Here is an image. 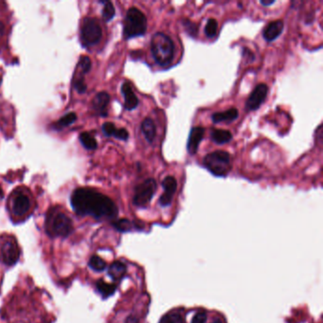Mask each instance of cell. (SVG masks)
Wrapping results in <instances>:
<instances>
[{
  "mask_svg": "<svg viewBox=\"0 0 323 323\" xmlns=\"http://www.w3.org/2000/svg\"><path fill=\"white\" fill-rule=\"evenodd\" d=\"M20 257V249L15 239L10 236L0 238V259L7 265H13Z\"/></svg>",
  "mask_w": 323,
  "mask_h": 323,
  "instance_id": "cell-9",
  "label": "cell"
},
{
  "mask_svg": "<svg viewBox=\"0 0 323 323\" xmlns=\"http://www.w3.org/2000/svg\"><path fill=\"white\" fill-rule=\"evenodd\" d=\"M274 3H275L274 0H262L261 1V4L263 6H265V7H268V6H270V5L274 4Z\"/></svg>",
  "mask_w": 323,
  "mask_h": 323,
  "instance_id": "cell-36",
  "label": "cell"
},
{
  "mask_svg": "<svg viewBox=\"0 0 323 323\" xmlns=\"http://www.w3.org/2000/svg\"><path fill=\"white\" fill-rule=\"evenodd\" d=\"M213 323H222V321H221V320H219V319H216V320H214V322H213Z\"/></svg>",
  "mask_w": 323,
  "mask_h": 323,
  "instance_id": "cell-37",
  "label": "cell"
},
{
  "mask_svg": "<svg viewBox=\"0 0 323 323\" xmlns=\"http://www.w3.org/2000/svg\"><path fill=\"white\" fill-rule=\"evenodd\" d=\"M73 230L71 218L61 208H52L46 218V231L52 237H67Z\"/></svg>",
  "mask_w": 323,
  "mask_h": 323,
  "instance_id": "cell-3",
  "label": "cell"
},
{
  "mask_svg": "<svg viewBox=\"0 0 323 323\" xmlns=\"http://www.w3.org/2000/svg\"><path fill=\"white\" fill-rule=\"evenodd\" d=\"M239 117L238 109L236 108H231L229 110L223 111V112H216L213 113L211 116V119L214 123H220V122H232L235 120Z\"/></svg>",
  "mask_w": 323,
  "mask_h": 323,
  "instance_id": "cell-17",
  "label": "cell"
},
{
  "mask_svg": "<svg viewBox=\"0 0 323 323\" xmlns=\"http://www.w3.org/2000/svg\"><path fill=\"white\" fill-rule=\"evenodd\" d=\"M182 25L185 28V30L187 31V33L195 38L198 34V28L194 24V22L190 21L189 19H183L182 20Z\"/></svg>",
  "mask_w": 323,
  "mask_h": 323,
  "instance_id": "cell-28",
  "label": "cell"
},
{
  "mask_svg": "<svg viewBox=\"0 0 323 323\" xmlns=\"http://www.w3.org/2000/svg\"><path fill=\"white\" fill-rule=\"evenodd\" d=\"M141 128L146 141L149 143H153L156 136V127L153 119L150 117H145L142 122Z\"/></svg>",
  "mask_w": 323,
  "mask_h": 323,
  "instance_id": "cell-18",
  "label": "cell"
},
{
  "mask_svg": "<svg viewBox=\"0 0 323 323\" xmlns=\"http://www.w3.org/2000/svg\"><path fill=\"white\" fill-rule=\"evenodd\" d=\"M207 322V314L205 312L196 313L192 320V323H205Z\"/></svg>",
  "mask_w": 323,
  "mask_h": 323,
  "instance_id": "cell-31",
  "label": "cell"
},
{
  "mask_svg": "<svg viewBox=\"0 0 323 323\" xmlns=\"http://www.w3.org/2000/svg\"><path fill=\"white\" fill-rule=\"evenodd\" d=\"M89 266L95 271H103L106 268V263L98 256H93L89 261Z\"/></svg>",
  "mask_w": 323,
  "mask_h": 323,
  "instance_id": "cell-26",
  "label": "cell"
},
{
  "mask_svg": "<svg viewBox=\"0 0 323 323\" xmlns=\"http://www.w3.org/2000/svg\"><path fill=\"white\" fill-rule=\"evenodd\" d=\"M6 31H7L6 24L2 19H0V38H2L5 35Z\"/></svg>",
  "mask_w": 323,
  "mask_h": 323,
  "instance_id": "cell-34",
  "label": "cell"
},
{
  "mask_svg": "<svg viewBox=\"0 0 323 323\" xmlns=\"http://www.w3.org/2000/svg\"><path fill=\"white\" fill-rule=\"evenodd\" d=\"M210 138L213 143L222 145L232 142L233 134L228 130L212 129L210 132Z\"/></svg>",
  "mask_w": 323,
  "mask_h": 323,
  "instance_id": "cell-19",
  "label": "cell"
},
{
  "mask_svg": "<svg viewBox=\"0 0 323 323\" xmlns=\"http://www.w3.org/2000/svg\"><path fill=\"white\" fill-rule=\"evenodd\" d=\"M268 93V87L265 84H259L253 89L250 96L248 97L246 103L247 111H254L260 108V106L264 102Z\"/></svg>",
  "mask_w": 323,
  "mask_h": 323,
  "instance_id": "cell-10",
  "label": "cell"
},
{
  "mask_svg": "<svg viewBox=\"0 0 323 323\" xmlns=\"http://www.w3.org/2000/svg\"><path fill=\"white\" fill-rule=\"evenodd\" d=\"M80 65H81V68L83 69V71L85 73H88L91 68L90 58L88 56H83L80 61Z\"/></svg>",
  "mask_w": 323,
  "mask_h": 323,
  "instance_id": "cell-30",
  "label": "cell"
},
{
  "mask_svg": "<svg viewBox=\"0 0 323 323\" xmlns=\"http://www.w3.org/2000/svg\"><path fill=\"white\" fill-rule=\"evenodd\" d=\"M74 86H75V88L79 93H85L87 91V85H86L83 78L78 79L77 81L75 82Z\"/></svg>",
  "mask_w": 323,
  "mask_h": 323,
  "instance_id": "cell-32",
  "label": "cell"
},
{
  "mask_svg": "<svg viewBox=\"0 0 323 323\" xmlns=\"http://www.w3.org/2000/svg\"><path fill=\"white\" fill-rule=\"evenodd\" d=\"M243 55L247 58V61H249V62H253L254 59H255V56H254L253 52H251L247 48H244L243 49Z\"/></svg>",
  "mask_w": 323,
  "mask_h": 323,
  "instance_id": "cell-33",
  "label": "cell"
},
{
  "mask_svg": "<svg viewBox=\"0 0 323 323\" xmlns=\"http://www.w3.org/2000/svg\"><path fill=\"white\" fill-rule=\"evenodd\" d=\"M151 52L155 63L159 66L166 67L174 61L176 47L167 34L156 32L151 39Z\"/></svg>",
  "mask_w": 323,
  "mask_h": 323,
  "instance_id": "cell-2",
  "label": "cell"
},
{
  "mask_svg": "<svg viewBox=\"0 0 323 323\" xmlns=\"http://www.w3.org/2000/svg\"><path fill=\"white\" fill-rule=\"evenodd\" d=\"M110 102V96L106 92H100L93 100L92 106L97 114L101 116H107V106Z\"/></svg>",
  "mask_w": 323,
  "mask_h": 323,
  "instance_id": "cell-15",
  "label": "cell"
},
{
  "mask_svg": "<svg viewBox=\"0 0 323 323\" xmlns=\"http://www.w3.org/2000/svg\"><path fill=\"white\" fill-rule=\"evenodd\" d=\"M159 323H184V321L180 314L173 312L162 317Z\"/></svg>",
  "mask_w": 323,
  "mask_h": 323,
  "instance_id": "cell-27",
  "label": "cell"
},
{
  "mask_svg": "<svg viewBox=\"0 0 323 323\" xmlns=\"http://www.w3.org/2000/svg\"><path fill=\"white\" fill-rule=\"evenodd\" d=\"M157 186L154 178H148L135 188V194L133 197V204L136 207H147L154 194Z\"/></svg>",
  "mask_w": 323,
  "mask_h": 323,
  "instance_id": "cell-8",
  "label": "cell"
},
{
  "mask_svg": "<svg viewBox=\"0 0 323 323\" xmlns=\"http://www.w3.org/2000/svg\"><path fill=\"white\" fill-rule=\"evenodd\" d=\"M71 206L79 215L96 219H112L117 215V207L108 196L90 188H79L71 195Z\"/></svg>",
  "mask_w": 323,
  "mask_h": 323,
  "instance_id": "cell-1",
  "label": "cell"
},
{
  "mask_svg": "<svg viewBox=\"0 0 323 323\" xmlns=\"http://www.w3.org/2000/svg\"><path fill=\"white\" fill-rule=\"evenodd\" d=\"M114 226L116 227L117 230L120 231V232H127L132 229V223L130 222L129 220L127 219H120L114 223Z\"/></svg>",
  "mask_w": 323,
  "mask_h": 323,
  "instance_id": "cell-29",
  "label": "cell"
},
{
  "mask_svg": "<svg viewBox=\"0 0 323 323\" xmlns=\"http://www.w3.org/2000/svg\"><path fill=\"white\" fill-rule=\"evenodd\" d=\"M126 273V266L123 263L121 262H114L109 269H108V275L114 280V281H118L123 278V276Z\"/></svg>",
  "mask_w": 323,
  "mask_h": 323,
  "instance_id": "cell-20",
  "label": "cell"
},
{
  "mask_svg": "<svg viewBox=\"0 0 323 323\" xmlns=\"http://www.w3.org/2000/svg\"><path fill=\"white\" fill-rule=\"evenodd\" d=\"M162 187L164 193L159 197V204L162 207H168L177 190V181L174 176H166L162 181Z\"/></svg>",
  "mask_w": 323,
  "mask_h": 323,
  "instance_id": "cell-11",
  "label": "cell"
},
{
  "mask_svg": "<svg viewBox=\"0 0 323 323\" xmlns=\"http://www.w3.org/2000/svg\"><path fill=\"white\" fill-rule=\"evenodd\" d=\"M97 288L104 297H109L114 294L116 290V285L107 284L104 281H99L97 284Z\"/></svg>",
  "mask_w": 323,
  "mask_h": 323,
  "instance_id": "cell-22",
  "label": "cell"
},
{
  "mask_svg": "<svg viewBox=\"0 0 323 323\" xmlns=\"http://www.w3.org/2000/svg\"><path fill=\"white\" fill-rule=\"evenodd\" d=\"M104 4L103 17H104V20L107 22V21H110L111 19H113L116 12H115V8H114V5L112 4V2L105 1L104 2Z\"/></svg>",
  "mask_w": 323,
  "mask_h": 323,
  "instance_id": "cell-25",
  "label": "cell"
},
{
  "mask_svg": "<svg viewBox=\"0 0 323 323\" xmlns=\"http://www.w3.org/2000/svg\"><path fill=\"white\" fill-rule=\"evenodd\" d=\"M76 118H77V115L75 113H73V112L72 113H68L65 116L63 117L62 118H60L57 121V123H56L55 126L57 128H64V127H66V126L72 124L76 120Z\"/></svg>",
  "mask_w": 323,
  "mask_h": 323,
  "instance_id": "cell-24",
  "label": "cell"
},
{
  "mask_svg": "<svg viewBox=\"0 0 323 323\" xmlns=\"http://www.w3.org/2000/svg\"><path fill=\"white\" fill-rule=\"evenodd\" d=\"M33 207V202L30 194L22 188L13 192L10 199V210L13 219L22 221L27 218Z\"/></svg>",
  "mask_w": 323,
  "mask_h": 323,
  "instance_id": "cell-5",
  "label": "cell"
},
{
  "mask_svg": "<svg viewBox=\"0 0 323 323\" xmlns=\"http://www.w3.org/2000/svg\"><path fill=\"white\" fill-rule=\"evenodd\" d=\"M203 164L215 176H227L233 168L232 156L226 151H214L207 154L204 157Z\"/></svg>",
  "mask_w": 323,
  "mask_h": 323,
  "instance_id": "cell-6",
  "label": "cell"
},
{
  "mask_svg": "<svg viewBox=\"0 0 323 323\" xmlns=\"http://www.w3.org/2000/svg\"><path fill=\"white\" fill-rule=\"evenodd\" d=\"M121 92L124 97V108L129 111L136 109L140 104V101L132 89V87H131L129 82L123 83V85L121 87Z\"/></svg>",
  "mask_w": 323,
  "mask_h": 323,
  "instance_id": "cell-14",
  "label": "cell"
},
{
  "mask_svg": "<svg viewBox=\"0 0 323 323\" xmlns=\"http://www.w3.org/2000/svg\"><path fill=\"white\" fill-rule=\"evenodd\" d=\"M204 135H205V128L201 126H196L192 128L187 144V150L190 155H194L197 153L199 144L204 139Z\"/></svg>",
  "mask_w": 323,
  "mask_h": 323,
  "instance_id": "cell-12",
  "label": "cell"
},
{
  "mask_svg": "<svg viewBox=\"0 0 323 323\" xmlns=\"http://www.w3.org/2000/svg\"><path fill=\"white\" fill-rule=\"evenodd\" d=\"M285 29V24L282 20H275L270 22L264 28L263 31V36L264 40L271 42L278 38Z\"/></svg>",
  "mask_w": 323,
  "mask_h": 323,
  "instance_id": "cell-13",
  "label": "cell"
},
{
  "mask_svg": "<svg viewBox=\"0 0 323 323\" xmlns=\"http://www.w3.org/2000/svg\"><path fill=\"white\" fill-rule=\"evenodd\" d=\"M218 23L214 18H210L207 20L205 27V34L207 38H214L217 35Z\"/></svg>",
  "mask_w": 323,
  "mask_h": 323,
  "instance_id": "cell-23",
  "label": "cell"
},
{
  "mask_svg": "<svg viewBox=\"0 0 323 323\" xmlns=\"http://www.w3.org/2000/svg\"><path fill=\"white\" fill-rule=\"evenodd\" d=\"M147 30V18L145 14L136 7L127 11L123 24V36L125 39L143 36Z\"/></svg>",
  "mask_w": 323,
  "mask_h": 323,
  "instance_id": "cell-4",
  "label": "cell"
},
{
  "mask_svg": "<svg viewBox=\"0 0 323 323\" xmlns=\"http://www.w3.org/2000/svg\"><path fill=\"white\" fill-rule=\"evenodd\" d=\"M80 142L83 146L88 150H95L97 148V142L94 137H92L89 133L84 132L80 135Z\"/></svg>",
  "mask_w": 323,
  "mask_h": 323,
  "instance_id": "cell-21",
  "label": "cell"
},
{
  "mask_svg": "<svg viewBox=\"0 0 323 323\" xmlns=\"http://www.w3.org/2000/svg\"><path fill=\"white\" fill-rule=\"evenodd\" d=\"M103 30L99 21L93 17H86L81 27V41L84 47L89 48L99 44Z\"/></svg>",
  "mask_w": 323,
  "mask_h": 323,
  "instance_id": "cell-7",
  "label": "cell"
},
{
  "mask_svg": "<svg viewBox=\"0 0 323 323\" xmlns=\"http://www.w3.org/2000/svg\"><path fill=\"white\" fill-rule=\"evenodd\" d=\"M104 135L107 137H114L121 141H127L129 139V133L125 128L117 129L112 122H105L103 125Z\"/></svg>",
  "mask_w": 323,
  "mask_h": 323,
  "instance_id": "cell-16",
  "label": "cell"
},
{
  "mask_svg": "<svg viewBox=\"0 0 323 323\" xmlns=\"http://www.w3.org/2000/svg\"><path fill=\"white\" fill-rule=\"evenodd\" d=\"M125 323H139V320H138L136 317H134V316H129V317L126 319Z\"/></svg>",
  "mask_w": 323,
  "mask_h": 323,
  "instance_id": "cell-35",
  "label": "cell"
}]
</instances>
